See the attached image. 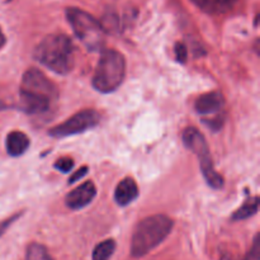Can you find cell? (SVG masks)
<instances>
[{
    "label": "cell",
    "mask_w": 260,
    "mask_h": 260,
    "mask_svg": "<svg viewBox=\"0 0 260 260\" xmlns=\"http://www.w3.org/2000/svg\"><path fill=\"white\" fill-rule=\"evenodd\" d=\"M36 61L48 70L66 75L74 68V43L65 35H50L35 48Z\"/></svg>",
    "instance_id": "obj_1"
},
{
    "label": "cell",
    "mask_w": 260,
    "mask_h": 260,
    "mask_svg": "<svg viewBox=\"0 0 260 260\" xmlns=\"http://www.w3.org/2000/svg\"><path fill=\"white\" fill-rule=\"evenodd\" d=\"M173 220L165 215H154L144 218L135 229L131 241V254L142 258L159 246L173 230Z\"/></svg>",
    "instance_id": "obj_2"
},
{
    "label": "cell",
    "mask_w": 260,
    "mask_h": 260,
    "mask_svg": "<svg viewBox=\"0 0 260 260\" xmlns=\"http://www.w3.org/2000/svg\"><path fill=\"white\" fill-rule=\"evenodd\" d=\"M126 75L124 57L114 50H104L101 53L95 73L93 76V86L99 93L108 94L117 90Z\"/></svg>",
    "instance_id": "obj_3"
},
{
    "label": "cell",
    "mask_w": 260,
    "mask_h": 260,
    "mask_svg": "<svg viewBox=\"0 0 260 260\" xmlns=\"http://www.w3.org/2000/svg\"><path fill=\"white\" fill-rule=\"evenodd\" d=\"M66 19L74 33L89 51H98L104 46L106 30L93 15L78 8L66 9Z\"/></svg>",
    "instance_id": "obj_4"
},
{
    "label": "cell",
    "mask_w": 260,
    "mask_h": 260,
    "mask_svg": "<svg viewBox=\"0 0 260 260\" xmlns=\"http://www.w3.org/2000/svg\"><path fill=\"white\" fill-rule=\"evenodd\" d=\"M183 142L188 150L197 155L201 170H202V174L208 185L213 189H221L223 187V178L222 175L216 172L205 136L197 128L189 127L183 134Z\"/></svg>",
    "instance_id": "obj_5"
},
{
    "label": "cell",
    "mask_w": 260,
    "mask_h": 260,
    "mask_svg": "<svg viewBox=\"0 0 260 260\" xmlns=\"http://www.w3.org/2000/svg\"><path fill=\"white\" fill-rule=\"evenodd\" d=\"M99 122H101V116L98 112L94 109H84V111L71 116L62 123L52 127L48 135L55 139L70 137L94 128Z\"/></svg>",
    "instance_id": "obj_6"
},
{
    "label": "cell",
    "mask_w": 260,
    "mask_h": 260,
    "mask_svg": "<svg viewBox=\"0 0 260 260\" xmlns=\"http://www.w3.org/2000/svg\"><path fill=\"white\" fill-rule=\"evenodd\" d=\"M19 90L47 99L51 103L58 98L57 88L53 85L52 81L48 80L42 71L35 68L29 69L23 74Z\"/></svg>",
    "instance_id": "obj_7"
},
{
    "label": "cell",
    "mask_w": 260,
    "mask_h": 260,
    "mask_svg": "<svg viewBox=\"0 0 260 260\" xmlns=\"http://www.w3.org/2000/svg\"><path fill=\"white\" fill-rule=\"evenodd\" d=\"M96 194L94 183L85 182L66 196V206L71 210H81L86 207Z\"/></svg>",
    "instance_id": "obj_8"
},
{
    "label": "cell",
    "mask_w": 260,
    "mask_h": 260,
    "mask_svg": "<svg viewBox=\"0 0 260 260\" xmlns=\"http://www.w3.org/2000/svg\"><path fill=\"white\" fill-rule=\"evenodd\" d=\"M225 106V98L220 91H210L196 101V111L202 116L220 112Z\"/></svg>",
    "instance_id": "obj_9"
},
{
    "label": "cell",
    "mask_w": 260,
    "mask_h": 260,
    "mask_svg": "<svg viewBox=\"0 0 260 260\" xmlns=\"http://www.w3.org/2000/svg\"><path fill=\"white\" fill-rule=\"evenodd\" d=\"M137 197H139V188H137L136 182L131 178H126L117 185L116 192H114V201L117 205L124 207L134 202Z\"/></svg>",
    "instance_id": "obj_10"
},
{
    "label": "cell",
    "mask_w": 260,
    "mask_h": 260,
    "mask_svg": "<svg viewBox=\"0 0 260 260\" xmlns=\"http://www.w3.org/2000/svg\"><path fill=\"white\" fill-rule=\"evenodd\" d=\"M5 147L10 156H20L29 147V139L20 131L10 132L5 140Z\"/></svg>",
    "instance_id": "obj_11"
},
{
    "label": "cell",
    "mask_w": 260,
    "mask_h": 260,
    "mask_svg": "<svg viewBox=\"0 0 260 260\" xmlns=\"http://www.w3.org/2000/svg\"><path fill=\"white\" fill-rule=\"evenodd\" d=\"M201 10L208 14H223L233 9L238 0H192Z\"/></svg>",
    "instance_id": "obj_12"
},
{
    "label": "cell",
    "mask_w": 260,
    "mask_h": 260,
    "mask_svg": "<svg viewBox=\"0 0 260 260\" xmlns=\"http://www.w3.org/2000/svg\"><path fill=\"white\" fill-rule=\"evenodd\" d=\"M258 208H259V198L258 197L248 198V200L245 201V203H244L238 211H235V213L233 215V220L234 221L246 220V218L255 215V213L258 212Z\"/></svg>",
    "instance_id": "obj_13"
},
{
    "label": "cell",
    "mask_w": 260,
    "mask_h": 260,
    "mask_svg": "<svg viewBox=\"0 0 260 260\" xmlns=\"http://www.w3.org/2000/svg\"><path fill=\"white\" fill-rule=\"evenodd\" d=\"M116 250L114 240H104L94 248L93 260H109Z\"/></svg>",
    "instance_id": "obj_14"
},
{
    "label": "cell",
    "mask_w": 260,
    "mask_h": 260,
    "mask_svg": "<svg viewBox=\"0 0 260 260\" xmlns=\"http://www.w3.org/2000/svg\"><path fill=\"white\" fill-rule=\"evenodd\" d=\"M25 260H53L47 249L41 244H30L25 251Z\"/></svg>",
    "instance_id": "obj_15"
},
{
    "label": "cell",
    "mask_w": 260,
    "mask_h": 260,
    "mask_svg": "<svg viewBox=\"0 0 260 260\" xmlns=\"http://www.w3.org/2000/svg\"><path fill=\"white\" fill-rule=\"evenodd\" d=\"M74 168V161L70 157H62V159L57 160L55 162V169H57L61 173H69L71 172Z\"/></svg>",
    "instance_id": "obj_16"
},
{
    "label": "cell",
    "mask_w": 260,
    "mask_h": 260,
    "mask_svg": "<svg viewBox=\"0 0 260 260\" xmlns=\"http://www.w3.org/2000/svg\"><path fill=\"white\" fill-rule=\"evenodd\" d=\"M10 108H18V102L0 91V111H7Z\"/></svg>",
    "instance_id": "obj_17"
},
{
    "label": "cell",
    "mask_w": 260,
    "mask_h": 260,
    "mask_svg": "<svg viewBox=\"0 0 260 260\" xmlns=\"http://www.w3.org/2000/svg\"><path fill=\"white\" fill-rule=\"evenodd\" d=\"M246 260H260V243H259V235H255L253 241V246H251L250 251L246 255Z\"/></svg>",
    "instance_id": "obj_18"
},
{
    "label": "cell",
    "mask_w": 260,
    "mask_h": 260,
    "mask_svg": "<svg viewBox=\"0 0 260 260\" xmlns=\"http://www.w3.org/2000/svg\"><path fill=\"white\" fill-rule=\"evenodd\" d=\"M174 51H175V57H177V60L179 61L180 63H184L188 57L187 47H185L183 43H177V45H175Z\"/></svg>",
    "instance_id": "obj_19"
},
{
    "label": "cell",
    "mask_w": 260,
    "mask_h": 260,
    "mask_svg": "<svg viewBox=\"0 0 260 260\" xmlns=\"http://www.w3.org/2000/svg\"><path fill=\"white\" fill-rule=\"evenodd\" d=\"M88 170H89V169H88V168H86V167L80 168V169H79L78 172H75L73 175H71V178H70V180H69V183H70V184H73V183L78 182L79 179H81V178L85 177L86 173H88Z\"/></svg>",
    "instance_id": "obj_20"
},
{
    "label": "cell",
    "mask_w": 260,
    "mask_h": 260,
    "mask_svg": "<svg viewBox=\"0 0 260 260\" xmlns=\"http://www.w3.org/2000/svg\"><path fill=\"white\" fill-rule=\"evenodd\" d=\"M20 215H15V216H13V217H10V218H8V220H5V221H3V222H0V238H2L3 236V234L5 233V231L8 230V228H9L10 225H12L13 222H14L15 220H17L18 217H19Z\"/></svg>",
    "instance_id": "obj_21"
},
{
    "label": "cell",
    "mask_w": 260,
    "mask_h": 260,
    "mask_svg": "<svg viewBox=\"0 0 260 260\" xmlns=\"http://www.w3.org/2000/svg\"><path fill=\"white\" fill-rule=\"evenodd\" d=\"M4 45H5V36L4 33L2 32V29H0V48H2Z\"/></svg>",
    "instance_id": "obj_22"
}]
</instances>
